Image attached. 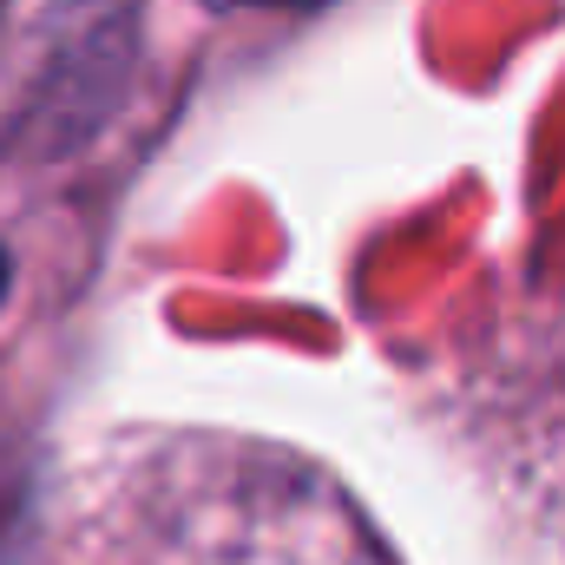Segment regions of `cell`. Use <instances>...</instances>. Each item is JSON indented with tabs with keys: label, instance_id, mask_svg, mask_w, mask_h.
Instances as JSON below:
<instances>
[{
	"label": "cell",
	"instance_id": "1",
	"mask_svg": "<svg viewBox=\"0 0 565 565\" xmlns=\"http://www.w3.org/2000/svg\"><path fill=\"white\" fill-rule=\"evenodd\" d=\"M204 7H217V13H244V7H289V13H309V7H322V0H204Z\"/></svg>",
	"mask_w": 565,
	"mask_h": 565
},
{
	"label": "cell",
	"instance_id": "2",
	"mask_svg": "<svg viewBox=\"0 0 565 565\" xmlns=\"http://www.w3.org/2000/svg\"><path fill=\"white\" fill-rule=\"evenodd\" d=\"M7 282H13V264H7V250H0V296H7Z\"/></svg>",
	"mask_w": 565,
	"mask_h": 565
}]
</instances>
